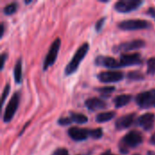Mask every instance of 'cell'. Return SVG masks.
I'll list each match as a JSON object with an SVG mask.
<instances>
[{
	"instance_id": "6da1fadb",
	"label": "cell",
	"mask_w": 155,
	"mask_h": 155,
	"mask_svg": "<svg viewBox=\"0 0 155 155\" xmlns=\"http://www.w3.org/2000/svg\"><path fill=\"white\" fill-rule=\"evenodd\" d=\"M143 142V134L138 131H131L123 137L119 143V149L122 153H128L130 149L136 148Z\"/></svg>"
},
{
	"instance_id": "7a4b0ae2",
	"label": "cell",
	"mask_w": 155,
	"mask_h": 155,
	"mask_svg": "<svg viewBox=\"0 0 155 155\" xmlns=\"http://www.w3.org/2000/svg\"><path fill=\"white\" fill-rule=\"evenodd\" d=\"M89 50V44L88 43H84L75 52V54H74L72 60L69 62V64H67V66L64 69V74L65 75H71L74 73L76 72V70L78 69L81 62L84 60V56L87 54Z\"/></svg>"
},
{
	"instance_id": "3957f363",
	"label": "cell",
	"mask_w": 155,
	"mask_h": 155,
	"mask_svg": "<svg viewBox=\"0 0 155 155\" xmlns=\"http://www.w3.org/2000/svg\"><path fill=\"white\" fill-rule=\"evenodd\" d=\"M118 27L124 31H134L142 29H149L152 27V24L149 21L143 19H130L124 20L118 24Z\"/></svg>"
},
{
	"instance_id": "277c9868",
	"label": "cell",
	"mask_w": 155,
	"mask_h": 155,
	"mask_svg": "<svg viewBox=\"0 0 155 155\" xmlns=\"http://www.w3.org/2000/svg\"><path fill=\"white\" fill-rule=\"evenodd\" d=\"M135 102L137 105L143 109L155 107V89L145 91L137 94Z\"/></svg>"
},
{
	"instance_id": "5b68a950",
	"label": "cell",
	"mask_w": 155,
	"mask_h": 155,
	"mask_svg": "<svg viewBox=\"0 0 155 155\" xmlns=\"http://www.w3.org/2000/svg\"><path fill=\"white\" fill-rule=\"evenodd\" d=\"M60 46H61V39L57 37L51 45L48 50V53L45 56V59L44 61V65H43L44 71H46L50 66H52L54 64L57 58V54L60 50Z\"/></svg>"
},
{
	"instance_id": "8992f818",
	"label": "cell",
	"mask_w": 155,
	"mask_h": 155,
	"mask_svg": "<svg viewBox=\"0 0 155 155\" xmlns=\"http://www.w3.org/2000/svg\"><path fill=\"white\" fill-rule=\"evenodd\" d=\"M19 102H20V94L17 92V93L14 94V95L12 96V98L10 99L9 103L6 105V108H5V114H4V117H3V120L5 123L7 124L12 121V119L19 106Z\"/></svg>"
},
{
	"instance_id": "52a82bcc",
	"label": "cell",
	"mask_w": 155,
	"mask_h": 155,
	"mask_svg": "<svg viewBox=\"0 0 155 155\" xmlns=\"http://www.w3.org/2000/svg\"><path fill=\"white\" fill-rule=\"evenodd\" d=\"M143 4L140 0H121L114 5V9L119 13H130L138 9Z\"/></svg>"
},
{
	"instance_id": "ba28073f",
	"label": "cell",
	"mask_w": 155,
	"mask_h": 155,
	"mask_svg": "<svg viewBox=\"0 0 155 155\" xmlns=\"http://www.w3.org/2000/svg\"><path fill=\"white\" fill-rule=\"evenodd\" d=\"M145 46V42L142 39H135L132 40L129 42L122 43L113 48L114 53H119V52H128V51H133L136 49H140Z\"/></svg>"
},
{
	"instance_id": "9c48e42d",
	"label": "cell",
	"mask_w": 155,
	"mask_h": 155,
	"mask_svg": "<svg viewBox=\"0 0 155 155\" xmlns=\"http://www.w3.org/2000/svg\"><path fill=\"white\" fill-rule=\"evenodd\" d=\"M97 78L100 82L109 84V83H117L123 80L124 74L120 71H104L97 74Z\"/></svg>"
},
{
	"instance_id": "30bf717a",
	"label": "cell",
	"mask_w": 155,
	"mask_h": 155,
	"mask_svg": "<svg viewBox=\"0 0 155 155\" xmlns=\"http://www.w3.org/2000/svg\"><path fill=\"white\" fill-rule=\"evenodd\" d=\"M120 64L122 67L138 65L143 64L142 56L139 53L134 54H123L120 57Z\"/></svg>"
},
{
	"instance_id": "8fae6325",
	"label": "cell",
	"mask_w": 155,
	"mask_h": 155,
	"mask_svg": "<svg viewBox=\"0 0 155 155\" xmlns=\"http://www.w3.org/2000/svg\"><path fill=\"white\" fill-rule=\"evenodd\" d=\"M67 134L72 140L75 142H82V141L86 140L87 137L90 136V130L74 126L68 130Z\"/></svg>"
},
{
	"instance_id": "7c38bea8",
	"label": "cell",
	"mask_w": 155,
	"mask_h": 155,
	"mask_svg": "<svg viewBox=\"0 0 155 155\" xmlns=\"http://www.w3.org/2000/svg\"><path fill=\"white\" fill-rule=\"evenodd\" d=\"M94 63L98 66H104V67H107L110 69H116V68L122 67L119 61H117L114 57H110V56L99 55L96 57Z\"/></svg>"
},
{
	"instance_id": "4fadbf2b",
	"label": "cell",
	"mask_w": 155,
	"mask_h": 155,
	"mask_svg": "<svg viewBox=\"0 0 155 155\" xmlns=\"http://www.w3.org/2000/svg\"><path fill=\"white\" fill-rule=\"evenodd\" d=\"M154 114H151V113H147V114H144L141 115L137 119V124L140 127H142L143 130L150 131L151 129H153V127L154 125Z\"/></svg>"
},
{
	"instance_id": "5bb4252c",
	"label": "cell",
	"mask_w": 155,
	"mask_h": 155,
	"mask_svg": "<svg viewBox=\"0 0 155 155\" xmlns=\"http://www.w3.org/2000/svg\"><path fill=\"white\" fill-rule=\"evenodd\" d=\"M135 120V114H130L118 118L115 122V128L117 130H124L131 127Z\"/></svg>"
},
{
	"instance_id": "9a60e30c",
	"label": "cell",
	"mask_w": 155,
	"mask_h": 155,
	"mask_svg": "<svg viewBox=\"0 0 155 155\" xmlns=\"http://www.w3.org/2000/svg\"><path fill=\"white\" fill-rule=\"evenodd\" d=\"M84 104L87 107V109H89L92 112L97 111V110H103L107 107L106 103L104 100L97 98V97H93V98L87 99L85 101Z\"/></svg>"
},
{
	"instance_id": "2e32d148",
	"label": "cell",
	"mask_w": 155,
	"mask_h": 155,
	"mask_svg": "<svg viewBox=\"0 0 155 155\" xmlns=\"http://www.w3.org/2000/svg\"><path fill=\"white\" fill-rule=\"evenodd\" d=\"M132 100V95L130 94H121L114 99V104L116 108H121L127 105Z\"/></svg>"
},
{
	"instance_id": "e0dca14e",
	"label": "cell",
	"mask_w": 155,
	"mask_h": 155,
	"mask_svg": "<svg viewBox=\"0 0 155 155\" xmlns=\"http://www.w3.org/2000/svg\"><path fill=\"white\" fill-rule=\"evenodd\" d=\"M14 78L16 84H21L22 82V59H18L15 68H14Z\"/></svg>"
},
{
	"instance_id": "ac0fdd59",
	"label": "cell",
	"mask_w": 155,
	"mask_h": 155,
	"mask_svg": "<svg viewBox=\"0 0 155 155\" xmlns=\"http://www.w3.org/2000/svg\"><path fill=\"white\" fill-rule=\"evenodd\" d=\"M115 116V113L113 111H109V112H104L101 113L99 114H97L96 116V122L98 123H105L108 121H111L112 119H114Z\"/></svg>"
},
{
	"instance_id": "d6986e66",
	"label": "cell",
	"mask_w": 155,
	"mask_h": 155,
	"mask_svg": "<svg viewBox=\"0 0 155 155\" xmlns=\"http://www.w3.org/2000/svg\"><path fill=\"white\" fill-rule=\"evenodd\" d=\"M69 117H70V119L72 120L73 123H76V124H85V123L88 122L87 116H85L83 114H77V113L71 112Z\"/></svg>"
},
{
	"instance_id": "ffe728a7",
	"label": "cell",
	"mask_w": 155,
	"mask_h": 155,
	"mask_svg": "<svg viewBox=\"0 0 155 155\" xmlns=\"http://www.w3.org/2000/svg\"><path fill=\"white\" fill-rule=\"evenodd\" d=\"M102 97L104 98H108L114 91H115V87L114 86H105V87H98L95 89Z\"/></svg>"
},
{
	"instance_id": "44dd1931",
	"label": "cell",
	"mask_w": 155,
	"mask_h": 155,
	"mask_svg": "<svg viewBox=\"0 0 155 155\" xmlns=\"http://www.w3.org/2000/svg\"><path fill=\"white\" fill-rule=\"evenodd\" d=\"M127 78L131 81H143L144 79V74L141 72L133 71V72L128 73Z\"/></svg>"
},
{
	"instance_id": "7402d4cb",
	"label": "cell",
	"mask_w": 155,
	"mask_h": 155,
	"mask_svg": "<svg viewBox=\"0 0 155 155\" xmlns=\"http://www.w3.org/2000/svg\"><path fill=\"white\" fill-rule=\"evenodd\" d=\"M17 7H18L17 3H11V4L5 5V7L4 8V14L6 15H11L16 12Z\"/></svg>"
},
{
	"instance_id": "603a6c76",
	"label": "cell",
	"mask_w": 155,
	"mask_h": 155,
	"mask_svg": "<svg viewBox=\"0 0 155 155\" xmlns=\"http://www.w3.org/2000/svg\"><path fill=\"white\" fill-rule=\"evenodd\" d=\"M103 134H104V132H103V129H101V128L90 130V136L93 139L98 140V139H100V138L103 137Z\"/></svg>"
},
{
	"instance_id": "cb8c5ba5",
	"label": "cell",
	"mask_w": 155,
	"mask_h": 155,
	"mask_svg": "<svg viewBox=\"0 0 155 155\" xmlns=\"http://www.w3.org/2000/svg\"><path fill=\"white\" fill-rule=\"evenodd\" d=\"M147 73L149 74H155V57L150 58L147 61Z\"/></svg>"
},
{
	"instance_id": "d4e9b609",
	"label": "cell",
	"mask_w": 155,
	"mask_h": 155,
	"mask_svg": "<svg viewBox=\"0 0 155 155\" xmlns=\"http://www.w3.org/2000/svg\"><path fill=\"white\" fill-rule=\"evenodd\" d=\"M9 92H10V84H7L5 86L4 91H3V94H2V99H1L2 106L4 105V104H5V99H6V97L8 96Z\"/></svg>"
},
{
	"instance_id": "484cf974",
	"label": "cell",
	"mask_w": 155,
	"mask_h": 155,
	"mask_svg": "<svg viewBox=\"0 0 155 155\" xmlns=\"http://www.w3.org/2000/svg\"><path fill=\"white\" fill-rule=\"evenodd\" d=\"M105 20H106V17L104 16V17H102L101 19H99V20L96 22V24H95V30H96L97 33H99V32L102 30V28H103V26H104V25Z\"/></svg>"
},
{
	"instance_id": "4316f807",
	"label": "cell",
	"mask_w": 155,
	"mask_h": 155,
	"mask_svg": "<svg viewBox=\"0 0 155 155\" xmlns=\"http://www.w3.org/2000/svg\"><path fill=\"white\" fill-rule=\"evenodd\" d=\"M58 124L62 125V126H64V125H69L70 124H72V120L70 119V117H61L59 120H58Z\"/></svg>"
},
{
	"instance_id": "83f0119b",
	"label": "cell",
	"mask_w": 155,
	"mask_h": 155,
	"mask_svg": "<svg viewBox=\"0 0 155 155\" xmlns=\"http://www.w3.org/2000/svg\"><path fill=\"white\" fill-rule=\"evenodd\" d=\"M53 155H69V153L65 148H58L53 153Z\"/></svg>"
},
{
	"instance_id": "f1b7e54d",
	"label": "cell",
	"mask_w": 155,
	"mask_h": 155,
	"mask_svg": "<svg viewBox=\"0 0 155 155\" xmlns=\"http://www.w3.org/2000/svg\"><path fill=\"white\" fill-rule=\"evenodd\" d=\"M5 60H6V54L5 53H3L1 54V70H3V68H4Z\"/></svg>"
},
{
	"instance_id": "f546056e",
	"label": "cell",
	"mask_w": 155,
	"mask_h": 155,
	"mask_svg": "<svg viewBox=\"0 0 155 155\" xmlns=\"http://www.w3.org/2000/svg\"><path fill=\"white\" fill-rule=\"evenodd\" d=\"M147 14L150 15L153 18L155 19V8L154 7H150L148 10H147Z\"/></svg>"
},
{
	"instance_id": "4dcf8cb0",
	"label": "cell",
	"mask_w": 155,
	"mask_h": 155,
	"mask_svg": "<svg viewBox=\"0 0 155 155\" xmlns=\"http://www.w3.org/2000/svg\"><path fill=\"white\" fill-rule=\"evenodd\" d=\"M5 29V23H4V22H2V23H1V33H0V37H1V38H2V37H3V35H4Z\"/></svg>"
},
{
	"instance_id": "1f68e13d",
	"label": "cell",
	"mask_w": 155,
	"mask_h": 155,
	"mask_svg": "<svg viewBox=\"0 0 155 155\" xmlns=\"http://www.w3.org/2000/svg\"><path fill=\"white\" fill-rule=\"evenodd\" d=\"M150 143H152V144H153L155 145V134H153L152 136H151V139H150Z\"/></svg>"
},
{
	"instance_id": "d6a6232c",
	"label": "cell",
	"mask_w": 155,
	"mask_h": 155,
	"mask_svg": "<svg viewBox=\"0 0 155 155\" xmlns=\"http://www.w3.org/2000/svg\"><path fill=\"white\" fill-rule=\"evenodd\" d=\"M102 155H115V154H113V153H112V152L109 150V151H106L105 153H104Z\"/></svg>"
},
{
	"instance_id": "836d02e7",
	"label": "cell",
	"mask_w": 155,
	"mask_h": 155,
	"mask_svg": "<svg viewBox=\"0 0 155 155\" xmlns=\"http://www.w3.org/2000/svg\"><path fill=\"white\" fill-rule=\"evenodd\" d=\"M148 155H155V153H153V152H148Z\"/></svg>"
},
{
	"instance_id": "e575fe53",
	"label": "cell",
	"mask_w": 155,
	"mask_h": 155,
	"mask_svg": "<svg viewBox=\"0 0 155 155\" xmlns=\"http://www.w3.org/2000/svg\"><path fill=\"white\" fill-rule=\"evenodd\" d=\"M134 155H141V154H138V153H136V154H134Z\"/></svg>"
}]
</instances>
